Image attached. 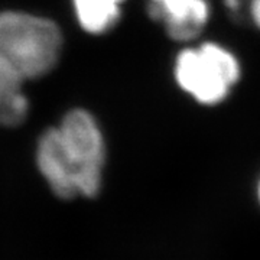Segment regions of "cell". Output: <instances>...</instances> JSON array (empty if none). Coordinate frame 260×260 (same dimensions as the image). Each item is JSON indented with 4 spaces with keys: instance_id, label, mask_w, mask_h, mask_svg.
Masks as SVG:
<instances>
[{
    "instance_id": "6da1fadb",
    "label": "cell",
    "mask_w": 260,
    "mask_h": 260,
    "mask_svg": "<svg viewBox=\"0 0 260 260\" xmlns=\"http://www.w3.org/2000/svg\"><path fill=\"white\" fill-rule=\"evenodd\" d=\"M104 160L102 130L81 109L68 113L59 127L45 130L38 142V168L55 195L64 200L99 194Z\"/></svg>"
},
{
    "instance_id": "7a4b0ae2",
    "label": "cell",
    "mask_w": 260,
    "mask_h": 260,
    "mask_svg": "<svg viewBox=\"0 0 260 260\" xmlns=\"http://www.w3.org/2000/svg\"><path fill=\"white\" fill-rule=\"evenodd\" d=\"M62 49L61 30L52 20L25 12H0V55L26 80L47 75Z\"/></svg>"
},
{
    "instance_id": "3957f363",
    "label": "cell",
    "mask_w": 260,
    "mask_h": 260,
    "mask_svg": "<svg viewBox=\"0 0 260 260\" xmlns=\"http://www.w3.org/2000/svg\"><path fill=\"white\" fill-rule=\"evenodd\" d=\"M175 77L179 87L197 102L211 106L223 102L240 77L232 52L217 44L182 51L177 58Z\"/></svg>"
},
{
    "instance_id": "277c9868",
    "label": "cell",
    "mask_w": 260,
    "mask_h": 260,
    "mask_svg": "<svg viewBox=\"0 0 260 260\" xmlns=\"http://www.w3.org/2000/svg\"><path fill=\"white\" fill-rule=\"evenodd\" d=\"M150 18L165 25L168 35L177 41H189L201 34L210 18L205 0H149Z\"/></svg>"
},
{
    "instance_id": "5b68a950",
    "label": "cell",
    "mask_w": 260,
    "mask_h": 260,
    "mask_svg": "<svg viewBox=\"0 0 260 260\" xmlns=\"http://www.w3.org/2000/svg\"><path fill=\"white\" fill-rule=\"evenodd\" d=\"M25 77L0 55V126L15 127L23 123L29 112V102L23 93Z\"/></svg>"
},
{
    "instance_id": "8992f818",
    "label": "cell",
    "mask_w": 260,
    "mask_h": 260,
    "mask_svg": "<svg viewBox=\"0 0 260 260\" xmlns=\"http://www.w3.org/2000/svg\"><path fill=\"white\" fill-rule=\"evenodd\" d=\"M121 3L123 0H74L75 15L84 30L104 34L120 18Z\"/></svg>"
},
{
    "instance_id": "52a82bcc",
    "label": "cell",
    "mask_w": 260,
    "mask_h": 260,
    "mask_svg": "<svg viewBox=\"0 0 260 260\" xmlns=\"http://www.w3.org/2000/svg\"><path fill=\"white\" fill-rule=\"evenodd\" d=\"M251 15H253V19H254L256 25L260 28V0H253V5H251Z\"/></svg>"
},
{
    "instance_id": "ba28073f",
    "label": "cell",
    "mask_w": 260,
    "mask_h": 260,
    "mask_svg": "<svg viewBox=\"0 0 260 260\" xmlns=\"http://www.w3.org/2000/svg\"><path fill=\"white\" fill-rule=\"evenodd\" d=\"M259 198H260V185H259Z\"/></svg>"
}]
</instances>
